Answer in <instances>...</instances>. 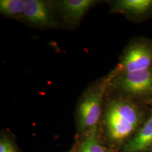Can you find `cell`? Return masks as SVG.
<instances>
[{
	"label": "cell",
	"instance_id": "6da1fadb",
	"mask_svg": "<svg viewBox=\"0 0 152 152\" xmlns=\"http://www.w3.org/2000/svg\"><path fill=\"white\" fill-rule=\"evenodd\" d=\"M140 116L136 108L129 103L115 100L109 106L106 124L110 137L121 140L129 136L136 129Z\"/></svg>",
	"mask_w": 152,
	"mask_h": 152
},
{
	"label": "cell",
	"instance_id": "7a4b0ae2",
	"mask_svg": "<svg viewBox=\"0 0 152 152\" xmlns=\"http://www.w3.org/2000/svg\"><path fill=\"white\" fill-rule=\"evenodd\" d=\"M105 86L100 85L86 94L79 106V125L82 129L96 127L101 112V102Z\"/></svg>",
	"mask_w": 152,
	"mask_h": 152
},
{
	"label": "cell",
	"instance_id": "3957f363",
	"mask_svg": "<svg viewBox=\"0 0 152 152\" xmlns=\"http://www.w3.org/2000/svg\"><path fill=\"white\" fill-rule=\"evenodd\" d=\"M116 83L119 88L132 95L152 93V67L143 71L124 73L117 78Z\"/></svg>",
	"mask_w": 152,
	"mask_h": 152
},
{
	"label": "cell",
	"instance_id": "277c9868",
	"mask_svg": "<svg viewBox=\"0 0 152 152\" xmlns=\"http://www.w3.org/2000/svg\"><path fill=\"white\" fill-rule=\"evenodd\" d=\"M152 64V50L145 45L137 44L125 54L120 67L124 73L147 69Z\"/></svg>",
	"mask_w": 152,
	"mask_h": 152
},
{
	"label": "cell",
	"instance_id": "5b68a950",
	"mask_svg": "<svg viewBox=\"0 0 152 152\" xmlns=\"http://www.w3.org/2000/svg\"><path fill=\"white\" fill-rule=\"evenodd\" d=\"M28 22L35 25L45 26L52 24V19L49 10L43 1L26 0L23 15Z\"/></svg>",
	"mask_w": 152,
	"mask_h": 152
},
{
	"label": "cell",
	"instance_id": "8992f818",
	"mask_svg": "<svg viewBox=\"0 0 152 152\" xmlns=\"http://www.w3.org/2000/svg\"><path fill=\"white\" fill-rule=\"evenodd\" d=\"M93 0H64L60 2L65 18L73 22H78L95 4Z\"/></svg>",
	"mask_w": 152,
	"mask_h": 152
},
{
	"label": "cell",
	"instance_id": "52a82bcc",
	"mask_svg": "<svg viewBox=\"0 0 152 152\" xmlns=\"http://www.w3.org/2000/svg\"><path fill=\"white\" fill-rule=\"evenodd\" d=\"M152 142V115L139 133L126 145V152H139L149 147Z\"/></svg>",
	"mask_w": 152,
	"mask_h": 152
},
{
	"label": "cell",
	"instance_id": "ba28073f",
	"mask_svg": "<svg viewBox=\"0 0 152 152\" xmlns=\"http://www.w3.org/2000/svg\"><path fill=\"white\" fill-rule=\"evenodd\" d=\"M117 7L133 14L141 15L152 7V0H122L117 3Z\"/></svg>",
	"mask_w": 152,
	"mask_h": 152
},
{
	"label": "cell",
	"instance_id": "9c48e42d",
	"mask_svg": "<svg viewBox=\"0 0 152 152\" xmlns=\"http://www.w3.org/2000/svg\"><path fill=\"white\" fill-rule=\"evenodd\" d=\"M26 5L24 0H1L0 10L7 16H19L23 15Z\"/></svg>",
	"mask_w": 152,
	"mask_h": 152
},
{
	"label": "cell",
	"instance_id": "30bf717a",
	"mask_svg": "<svg viewBox=\"0 0 152 152\" xmlns=\"http://www.w3.org/2000/svg\"><path fill=\"white\" fill-rule=\"evenodd\" d=\"M96 129L95 127L90 130L88 135L82 142L78 152H105L98 141Z\"/></svg>",
	"mask_w": 152,
	"mask_h": 152
},
{
	"label": "cell",
	"instance_id": "8fae6325",
	"mask_svg": "<svg viewBox=\"0 0 152 152\" xmlns=\"http://www.w3.org/2000/svg\"><path fill=\"white\" fill-rule=\"evenodd\" d=\"M0 152H16L11 142L7 139H1L0 142Z\"/></svg>",
	"mask_w": 152,
	"mask_h": 152
}]
</instances>
